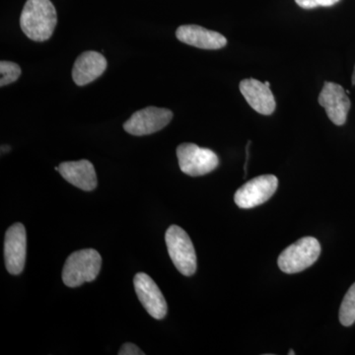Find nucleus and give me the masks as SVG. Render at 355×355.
<instances>
[{
	"mask_svg": "<svg viewBox=\"0 0 355 355\" xmlns=\"http://www.w3.org/2000/svg\"><path fill=\"white\" fill-rule=\"evenodd\" d=\"M58 23L55 7L51 0H27L20 16V26L28 38L44 42L53 36Z\"/></svg>",
	"mask_w": 355,
	"mask_h": 355,
	"instance_id": "1",
	"label": "nucleus"
},
{
	"mask_svg": "<svg viewBox=\"0 0 355 355\" xmlns=\"http://www.w3.org/2000/svg\"><path fill=\"white\" fill-rule=\"evenodd\" d=\"M101 254L94 249H84L70 254L62 270L65 286L78 287L94 282L101 270Z\"/></svg>",
	"mask_w": 355,
	"mask_h": 355,
	"instance_id": "2",
	"label": "nucleus"
},
{
	"mask_svg": "<svg viewBox=\"0 0 355 355\" xmlns=\"http://www.w3.org/2000/svg\"><path fill=\"white\" fill-rule=\"evenodd\" d=\"M168 253L175 266L182 275L191 277L197 270V254L190 236L183 228L172 225L165 234Z\"/></svg>",
	"mask_w": 355,
	"mask_h": 355,
	"instance_id": "3",
	"label": "nucleus"
},
{
	"mask_svg": "<svg viewBox=\"0 0 355 355\" xmlns=\"http://www.w3.org/2000/svg\"><path fill=\"white\" fill-rule=\"evenodd\" d=\"M320 254L321 245L316 238H301L280 254L277 263L282 272L292 275L314 265Z\"/></svg>",
	"mask_w": 355,
	"mask_h": 355,
	"instance_id": "4",
	"label": "nucleus"
},
{
	"mask_svg": "<svg viewBox=\"0 0 355 355\" xmlns=\"http://www.w3.org/2000/svg\"><path fill=\"white\" fill-rule=\"evenodd\" d=\"M177 157L181 171L191 177L209 174L219 165L216 153L195 144H180L177 148Z\"/></svg>",
	"mask_w": 355,
	"mask_h": 355,
	"instance_id": "5",
	"label": "nucleus"
},
{
	"mask_svg": "<svg viewBox=\"0 0 355 355\" xmlns=\"http://www.w3.org/2000/svg\"><path fill=\"white\" fill-rule=\"evenodd\" d=\"M277 187L279 180L273 175L254 178L236 191L235 203L240 209H254L268 202L275 195Z\"/></svg>",
	"mask_w": 355,
	"mask_h": 355,
	"instance_id": "6",
	"label": "nucleus"
},
{
	"mask_svg": "<svg viewBox=\"0 0 355 355\" xmlns=\"http://www.w3.org/2000/svg\"><path fill=\"white\" fill-rule=\"evenodd\" d=\"M173 119V112L157 107H147L135 112L123 125L130 135L142 137L157 132L169 125Z\"/></svg>",
	"mask_w": 355,
	"mask_h": 355,
	"instance_id": "7",
	"label": "nucleus"
},
{
	"mask_svg": "<svg viewBox=\"0 0 355 355\" xmlns=\"http://www.w3.org/2000/svg\"><path fill=\"white\" fill-rule=\"evenodd\" d=\"M27 254V235L22 223H15L6 231L4 258L7 270L17 275L24 270Z\"/></svg>",
	"mask_w": 355,
	"mask_h": 355,
	"instance_id": "8",
	"label": "nucleus"
},
{
	"mask_svg": "<svg viewBox=\"0 0 355 355\" xmlns=\"http://www.w3.org/2000/svg\"><path fill=\"white\" fill-rule=\"evenodd\" d=\"M135 292L146 312L154 319H163L167 314V302L154 280L144 272H139L133 279Z\"/></svg>",
	"mask_w": 355,
	"mask_h": 355,
	"instance_id": "9",
	"label": "nucleus"
},
{
	"mask_svg": "<svg viewBox=\"0 0 355 355\" xmlns=\"http://www.w3.org/2000/svg\"><path fill=\"white\" fill-rule=\"evenodd\" d=\"M318 101L326 110L327 116L336 125H345L352 103L343 86L327 81Z\"/></svg>",
	"mask_w": 355,
	"mask_h": 355,
	"instance_id": "10",
	"label": "nucleus"
},
{
	"mask_svg": "<svg viewBox=\"0 0 355 355\" xmlns=\"http://www.w3.org/2000/svg\"><path fill=\"white\" fill-rule=\"evenodd\" d=\"M177 39L202 50H219L227 44V40L220 33L205 29L198 25L180 26L176 31Z\"/></svg>",
	"mask_w": 355,
	"mask_h": 355,
	"instance_id": "11",
	"label": "nucleus"
},
{
	"mask_svg": "<svg viewBox=\"0 0 355 355\" xmlns=\"http://www.w3.org/2000/svg\"><path fill=\"white\" fill-rule=\"evenodd\" d=\"M239 88L248 104L259 114L270 116L275 111V96L266 83L254 78L243 79Z\"/></svg>",
	"mask_w": 355,
	"mask_h": 355,
	"instance_id": "12",
	"label": "nucleus"
},
{
	"mask_svg": "<svg viewBox=\"0 0 355 355\" xmlns=\"http://www.w3.org/2000/svg\"><path fill=\"white\" fill-rule=\"evenodd\" d=\"M107 69V60L98 51H88L81 53L72 69V78L78 86L93 83Z\"/></svg>",
	"mask_w": 355,
	"mask_h": 355,
	"instance_id": "13",
	"label": "nucleus"
},
{
	"mask_svg": "<svg viewBox=\"0 0 355 355\" xmlns=\"http://www.w3.org/2000/svg\"><path fill=\"white\" fill-rule=\"evenodd\" d=\"M58 172L69 183L81 190L91 191L97 187L94 166L85 159L62 163L58 167Z\"/></svg>",
	"mask_w": 355,
	"mask_h": 355,
	"instance_id": "14",
	"label": "nucleus"
},
{
	"mask_svg": "<svg viewBox=\"0 0 355 355\" xmlns=\"http://www.w3.org/2000/svg\"><path fill=\"white\" fill-rule=\"evenodd\" d=\"M338 317L343 326L350 327L355 323V282L343 298Z\"/></svg>",
	"mask_w": 355,
	"mask_h": 355,
	"instance_id": "15",
	"label": "nucleus"
},
{
	"mask_svg": "<svg viewBox=\"0 0 355 355\" xmlns=\"http://www.w3.org/2000/svg\"><path fill=\"white\" fill-rule=\"evenodd\" d=\"M0 86L8 85L15 83L21 76V69L19 65L12 62H6V60H1L0 62Z\"/></svg>",
	"mask_w": 355,
	"mask_h": 355,
	"instance_id": "16",
	"label": "nucleus"
},
{
	"mask_svg": "<svg viewBox=\"0 0 355 355\" xmlns=\"http://www.w3.org/2000/svg\"><path fill=\"white\" fill-rule=\"evenodd\" d=\"M340 0H295L301 8L313 9L316 7H329L335 6Z\"/></svg>",
	"mask_w": 355,
	"mask_h": 355,
	"instance_id": "17",
	"label": "nucleus"
},
{
	"mask_svg": "<svg viewBox=\"0 0 355 355\" xmlns=\"http://www.w3.org/2000/svg\"><path fill=\"white\" fill-rule=\"evenodd\" d=\"M119 355H144V352L139 349L137 345L133 343H125L121 347L120 352H118Z\"/></svg>",
	"mask_w": 355,
	"mask_h": 355,
	"instance_id": "18",
	"label": "nucleus"
},
{
	"mask_svg": "<svg viewBox=\"0 0 355 355\" xmlns=\"http://www.w3.org/2000/svg\"><path fill=\"white\" fill-rule=\"evenodd\" d=\"M352 85H355V67L354 70V74H352Z\"/></svg>",
	"mask_w": 355,
	"mask_h": 355,
	"instance_id": "19",
	"label": "nucleus"
},
{
	"mask_svg": "<svg viewBox=\"0 0 355 355\" xmlns=\"http://www.w3.org/2000/svg\"><path fill=\"white\" fill-rule=\"evenodd\" d=\"M288 354H295V352H293V349H291V352H288Z\"/></svg>",
	"mask_w": 355,
	"mask_h": 355,
	"instance_id": "20",
	"label": "nucleus"
}]
</instances>
